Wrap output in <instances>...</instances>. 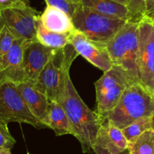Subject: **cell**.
<instances>
[{
    "instance_id": "4",
    "label": "cell",
    "mask_w": 154,
    "mask_h": 154,
    "mask_svg": "<svg viewBox=\"0 0 154 154\" xmlns=\"http://www.w3.org/2000/svg\"><path fill=\"white\" fill-rule=\"evenodd\" d=\"M138 44L139 21L128 20L106 45L112 65L123 69L136 82Z\"/></svg>"
},
{
    "instance_id": "27",
    "label": "cell",
    "mask_w": 154,
    "mask_h": 154,
    "mask_svg": "<svg viewBox=\"0 0 154 154\" xmlns=\"http://www.w3.org/2000/svg\"><path fill=\"white\" fill-rule=\"evenodd\" d=\"M0 154H11V149L6 148H0Z\"/></svg>"
},
{
    "instance_id": "13",
    "label": "cell",
    "mask_w": 154,
    "mask_h": 154,
    "mask_svg": "<svg viewBox=\"0 0 154 154\" xmlns=\"http://www.w3.org/2000/svg\"><path fill=\"white\" fill-rule=\"evenodd\" d=\"M16 85L32 115L46 128H49L50 100L48 97L32 84L23 82Z\"/></svg>"
},
{
    "instance_id": "17",
    "label": "cell",
    "mask_w": 154,
    "mask_h": 154,
    "mask_svg": "<svg viewBox=\"0 0 154 154\" xmlns=\"http://www.w3.org/2000/svg\"><path fill=\"white\" fill-rule=\"evenodd\" d=\"M49 128L54 131L56 136L70 134V125L64 108L56 101H50Z\"/></svg>"
},
{
    "instance_id": "9",
    "label": "cell",
    "mask_w": 154,
    "mask_h": 154,
    "mask_svg": "<svg viewBox=\"0 0 154 154\" xmlns=\"http://www.w3.org/2000/svg\"><path fill=\"white\" fill-rule=\"evenodd\" d=\"M40 14L29 5L0 8V25H5L16 38L36 40V23Z\"/></svg>"
},
{
    "instance_id": "14",
    "label": "cell",
    "mask_w": 154,
    "mask_h": 154,
    "mask_svg": "<svg viewBox=\"0 0 154 154\" xmlns=\"http://www.w3.org/2000/svg\"><path fill=\"white\" fill-rule=\"evenodd\" d=\"M40 21L45 29L51 32L67 33L75 29L72 18L63 11L49 5L40 14Z\"/></svg>"
},
{
    "instance_id": "7",
    "label": "cell",
    "mask_w": 154,
    "mask_h": 154,
    "mask_svg": "<svg viewBox=\"0 0 154 154\" xmlns=\"http://www.w3.org/2000/svg\"><path fill=\"white\" fill-rule=\"evenodd\" d=\"M0 122L26 123L35 128H45L29 111L15 83L0 80Z\"/></svg>"
},
{
    "instance_id": "2",
    "label": "cell",
    "mask_w": 154,
    "mask_h": 154,
    "mask_svg": "<svg viewBox=\"0 0 154 154\" xmlns=\"http://www.w3.org/2000/svg\"><path fill=\"white\" fill-rule=\"evenodd\" d=\"M78 55L79 54L70 43L53 50L34 87L45 94L50 101L62 104L67 81L70 78L69 69Z\"/></svg>"
},
{
    "instance_id": "19",
    "label": "cell",
    "mask_w": 154,
    "mask_h": 154,
    "mask_svg": "<svg viewBox=\"0 0 154 154\" xmlns=\"http://www.w3.org/2000/svg\"><path fill=\"white\" fill-rule=\"evenodd\" d=\"M150 117H145L134 121L128 126L122 128V131L128 144H130L134 140H135L142 133H143L146 130L150 129Z\"/></svg>"
},
{
    "instance_id": "10",
    "label": "cell",
    "mask_w": 154,
    "mask_h": 154,
    "mask_svg": "<svg viewBox=\"0 0 154 154\" xmlns=\"http://www.w3.org/2000/svg\"><path fill=\"white\" fill-rule=\"evenodd\" d=\"M54 48L45 46L37 40L27 42L23 49L22 60L23 82L32 85L36 84Z\"/></svg>"
},
{
    "instance_id": "16",
    "label": "cell",
    "mask_w": 154,
    "mask_h": 154,
    "mask_svg": "<svg viewBox=\"0 0 154 154\" xmlns=\"http://www.w3.org/2000/svg\"><path fill=\"white\" fill-rule=\"evenodd\" d=\"M71 32L58 33L48 30L42 26L40 21V16L37 20L35 39L45 46L51 48H59L66 46L69 43Z\"/></svg>"
},
{
    "instance_id": "23",
    "label": "cell",
    "mask_w": 154,
    "mask_h": 154,
    "mask_svg": "<svg viewBox=\"0 0 154 154\" xmlns=\"http://www.w3.org/2000/svg\"><path fill=\"white\" fill-rule=\"evenodd\" d=\"M15 143V139L10 133L6 124L0 122V148L11 149Z\"/></svg>"
},
{
    "instance_id": "3",
    "label": "cell",
    "mask_w": 154,
    "mask_h": 154,
    "mask_svg": "<svg viewBox=\"0 0 154 154\" xmlns=\"http://www.w3.org/2000/svg\"><path fill=\"white\" fill-rule=\"evenodd\" d=\"M154 113V95L139 82L128 86L105 120L120 129ZM104 120V121H105Z\"/></svg>"
},
{
    "instance_id": "12",
    "label": "cell",
    "mask_w": 154,
    "mask_h": 154,
    "mask_svg": "<svg viewBox=\"0 0 154 154\" xmlns=\"http://www.w3.org/2000/svg\"><path fill=\"white\" fill-rule=\"evenodd\" d=\"M27 42L16 38L11 49L0 59V80H8L17 84L23 82L22 60L24 47Z\"/></svg>"
},
{
    "instance_id": "29",
    "label": "cell",
    "mask_w": 154,
    "mask_h": 154,
    "mask_svg": "<svg viewBox=\"0 0 154 154\" xmlns=\"http://www.w3.org/2000/svg\"><path fill=\"white\" fill-rule=\"evenodd\" d=\"M67 1L70 3L74 4V5H79L80 4V0H67Z\"/></svg>"
},
{
    "instance_id": "30",
    "label": "cell",
    "mask_w": 154,
    "mask_h": 154,
    "mask_svg": "<svg viewBox=\"0 0 154 154\" xmlns=\"http://www.w3.org/2000/svg\"><path fill=\"white\" fill-rule=\"evenodd\" d=\"M151 119V128L154 131V113L152 114V116L150 117Z\"/></svg>"
},
{
    "instance_id": "22",
    "label": "cell",
    "mask_w": 154,
    "mask_h": 154,
    "mask_svg": "<svg viewBox=\"0 0 154 154\" xmlns=\"http://www.w3.org/2000/svg\"><path fill=\"white\" fill-rule=\"evenodd\" d=\"M45 1L47 5L54 7V8L63 11L70 18H72L75 9L79 5L70 3L69 2H68L67 0H45Z\"/></svg>"
},
{
    "instance_id": "5",
    "label": "cell",
    "mask_w": 154,
    "mask_h": 154,
    "mask_svg": "<svg viewBox=\"0 0 154 154\" xmlns=\"http://www.w3.org/2000/svg\"><path fill=\"white\" fill-rule=\"evenodd\" d=\"M127 20L102 15L81 5H78L72 17L77 31L91 42L104 46Z\"/></svg>"
},
{
    "instance_id": "1",
    "label": "cell",
    "mask_w": 154,
    "mask_h": 154,
    "mask_svg": "<svg viewBox=\"0 0 154 154\" xmlns=\"http://www.w3.org/2000/svg\"><path fill=\"white\" fill-rule=\"evenodd\" d=\"M62 106L67 115L70 134L79 140L82 152H94L93 147L103 121L96 111L91 110L82 100L69 78Z\"/></svg>"
},
{
    "instance_id": "20",
    "label": "cell",
    "mask_w": 154,
    "mask_h": 154,
    "mask_svg": "<svg viewBox=\"0 0 154 154\" xmlns=\"http://www.w3.org/2000/svg\"><path fill=\"white\" fill-rule=\"evenodd\" d=\"M15 39L14 34L5 25H0V59L9 51Z\"/></svg>"
},
{
    "instance_id": "21",
    "label": "cell",
    "mask_w": 154,
    "mask_h": 154,
    "mask_svg": "<svg viewBox=\"0 0 154 154\" xmlns=\"http://www.w3.org/2000/svg\"><path fill=\"white\" fill-rule=\"evenodd\" d=\"M130 20L139 21L145 14V0H129Z\"/></svg>"
},
{
    "instance_id": "26",
    "label": "cell",
    "mask_w": 154,
    "mask_h": 154,
    "mask_svg": "<svg viewBox=\"0 0 154 154\" xmlns=\"http://www.w3.org/2000/svg\"><path fill=\"white\" fill-rule=\"evenodd\" d=\"M144 16L154 19V0H145Z\"/></svg>"
},
{
    "instance_id": "31",
    "label": "cell",
    "mask_w": 154,
    "mask_h": 154,
    "mask_svg": "<svg viewBox=\"0 0 154 154\" xmlns=\"http://www.w3.org/2000/svg\"><path fill=\"white\" fill-rule=\"evenodd\" d=\"M28 154H31V153H28Z\"/></svg>"
},
{
    "instance_id": "24",
    "label": "cell",
    "mask_w": 154,
    "mask_h": 154,
    "mask_svg": "<svg viewBox=\"0 0 154 154\" xmlns=\"http://www.w3.org/2000/svg\"><path fill=\"white\" fill-rule=\"evenodd\" d=\"M93 151H94V154H130L128 149H125L123 151H111L105 146H101L97 143H94Z\"/></svg>"
},
{
    "instance_id": "18",
    "label": "cell",
    "mask_w": 154,
    "mask_h": 154,
    "mask_svg": "<svg viewBox=\"0 0 154 154\" xmlns=\"http://www.w3.org/2000/svg\"><path fill=\"white\" fill-rule=\"evenodd\" d=\"M130 154H154V131L150 128L128 144Z\"/></svg>"
},
{
    "instance_id": "15",
    "label": "cell",
    "mask_w": 154,
    "mask_h": 154,
    "mask_svg": "<svg viewBox=\"0 0 154 154\" xmlns=\"http://www.w3.org/2000/svg\"><path fill=\"white\" fill-rule=\"evenodd\" d=\"M80 5L106 17L126 20L130 19L128 7L113 0H80Z\"/></svg>"
},
{
    "instance_id": "11",
    "label": "cell",
    "mask_w": 154,
    "mask_h": 154,
    "mask_svg": "<svg viewBox=\"0 0 154 154\" xmlns=\"http://www.w3.org/2000/svg\"><path fill=\"white\" fill-rule=\"evenodd\" d=\"M69 43L79 55H82L103 72L110 69L113 66L106 46L91 42L76 29L70 33Z\"/></svg>"
},
{
    "instance_id": "8",
    "label": "cell",
    "mask_w": 154,
    "mask_h": 154,
    "mask_svg": "<svg viewBox=\"0 0 154 154\" xmlns=\"http://www.w3.org/2000/svg\"><path fill=\"white\" fill-rule=\"evenodd\" d=\"M137 67L138 82L154 95V19L147 16L139 20Z\"/></svg>"
},
{
    "instance_id": "25",
    "label": "cell",
    "mask_w": 154,
    "mask_h": 154,
    "mask_svg": "<svg viewBox=\"0 0 154 154\" xmlns=\"http://www.w3.org/2000/svg\"><path fill=\"white\" fill-rule=\"evenodd\" d=\"M29 5V0H0V8Z\"/></svg>"
},
{
    "instance_id": "6",
    "label": "cell",
    "mask_w": 154,
    "mask_h": 154,
    "mask_svg": "<svg viewBox=\"0 0 154 154\" xmlns=\"http://www.w3.org/2000/svg\"><path fill=\"white\" fill-rule=\"evenodd\" d=\"M134 82L126 72L116 66L103 72L94 83L96 90L97 110L104 121L109 111L113 109L125 90Z\"/></svg>"
},
{
    "instance_id": "28",
    "label": "cell",
    "mask_w": 154,
    "mask_h": 154,
    "mask_svg": "<svg viewBox=\"0 0 154 154\" xmlns=\"http://www.w3.org/2000/svg\"><path fill=\"white\" fill-rule=\"evenodd\" d=\"M113 1H116V2L122 4L124 5H126L127 7H128V3H129V0H113Z\"/></svg>"
}]
</instances>
